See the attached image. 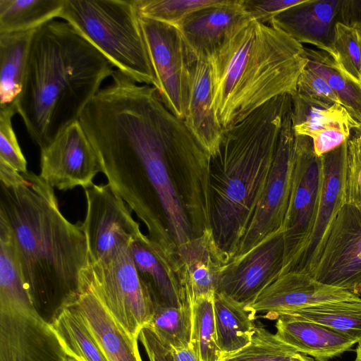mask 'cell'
Wrapping results in <instances>:
<instances>
[{
	"label": "cell",
	"instance_id": "6",
	"mask_svg": "<svg viewBox=\"0 0 361 361\" xmlns=\"http://www.w3.org/2000/svg\"><path fill=\"white\" fill-rule=\"evenodd\" d=\"M117 70L154 86V74L134 0H65L59 16Z\"/></svg>",
	"mask_w": 361,
	"mask_h": 361
},
{
	"label": "cell",
	"instance_id": "13",
	"mask_svg": "<svg viewBox=\"0 0 361 361\" xmlns=\"http://www.w3.org/2000/svg\"><path fill=\"white\" fill-rule=\"evenodd\" d=\"M283 233H278L222 271L215 292L249 307L281 274L284 262Z\"/></svg>",
	"mask_w": 361,
	"mask_h": 361
},
{
	"label": "cell",
	"instance_id": "22",
	"mask_svg": "<svg viewBox=\"0 0 361 361\" xmlns=\"http://www.w3.org/2000/svg\"><path fill=\"white\" fill-rule=\"evenodd\" d=\"M81 317L107 361H142L137 341L109 314L87 287L69 305Z\"/></svg>",
	"mask_w": 361,
	"mask_h": 361
},
{
	"label": "cell",
	"instance_id": "24",
	"mask_svg": "<svg viewBox=\"0 0 361 361\" xmlns=\"http://www.w3.org/2000/svg\"><path fill=\"white\" fill-rule=\"evenodd\" d=\"M276 336L298 353L316 361H330L349 351L356 343L351 339L319 324L286 314L276 317Z\"/></svg>",
	"mask_w": 361,
	"mask_h": 361
},
{
	"label": "cell",
	"instance_id": "12",
	"mask_svg": "<svg viewBox=\"0 0 361 361\" xmlns=\"http://www.w3.org/2000/svg\"><path fill=\"white\" fill-rule=\"evenodd\" d=\"M310 274L321 283L353 293L361 283V207L345 203Z\"/></svg>",
	"mask_w": 361,
	"mask_h": 361
},
{
	"label": "cell",
	"instance_id": "31",
	"mask_svg": "<svg viewBox=\"0 0 361 361\" xmlns=\"http://www.w3.org/2000/svg\"><path fill=\"white\" fill-rule=\"evenodd\" d=\"M307 67L323 77L350 116L361 125V83L326 52L305 47Z\"/></svg>",
	"mask_w": 361,
	"mask_h": 361
},
{
	"label": "cell",
	"instance_id": "2",
	"mask_svg": "<svg viewBox=\"0 0 361 361\" xmlns=\"http://www.w3.org/2000/svg\"><path fill=\"white\" fill-rule=\"evenodd\" d=\"M0 217L11 231L25 288L47 323L81 293L88 264L82 222L61 212L54 188L39 175L0 164Z\"/></svg>",
	"mask_w": 361,
	"mask_h": 361
},
{
	"label": "cell",
	"instance_id": "39",
	"mask_svg": "<svg viewBox=\"0 0 361 361\" xmlns=\"http://www.w3.org/2000/svg\"><path fill=\"white\" fill-rule=\"evenodd\" d=\"M353 131L346 141L345 203L361 207V132Z\"/></svg>",
	"mask_w": 361,
	"mask_h": 361
},
{
	"label": "cell",
	"instance_id": "14",
	"mask_svg": "<svg viewBox=\"0 0 361 361\" xmlns=\"http://www.w3.org/2000/svg\"><path fill=\"white\" fill-rule=\"evenodd\" d=\"M40 177L59 190L86 189L100 172L94 149L79 121L40 149Z\"/></svg>",
	"mask_w": 361,
	"mask_h": 361
},
{
	"label": "cell",
	"instance_id": "26",
	"mask_svg": "<svg viewBox=\"0 0 361 361\" xmlns=\"http://www.w3.org/2000/svg\"><path fill=\"white\" fill-rule=\"evenodd\" d=\"M214 310L217 343L224 359L250 343L256 326V314L249 308L216 292Z\"/></svg>",
	"mask_w": 361,
	"mask_h": 361
},
{
	"label": "cell",
	"instance_id": "1",
	"mask_svg": "<svg viewBox=\"0 0 361 361\" xmlns=\"http://www.w3.org/2000/svg\"><path fill=\"white\" fill-rule=\"evenodd\" d=\"M111 78L79 121L107 183L145 225L151 242L168 250L192 237L172 166L196 139L153 86L118 70Z\"/></svg>",
	"mask_w": 361,
	"mask_h": 361
},
{
	"label": "cell",
	"instance_id": "19",
	"mask_svg": "<svg viewBox=\"0 0 361 361\" xmlns=\"http://www.w3.org/2000/svg\"><path fill=\"white\" fill-rule=\"evenodd\" d=\"M178 279L187 300L215 292L220 275L228 264L218 247L212 228L178 245Z\"/></svg>",
	"mask_w": 361,
	"mask_h": 361
},
{
	"label": "cell",
	"instance_id": "40",
	"mask_svg": "<svg viewBox=\"0 0 361 361\" xmlns=\"http://www.w3.org/2000/svg\"><path fill=\"white\" fill-rule=\"evenodd\" d=\"M297 92L325 103L341 104L339 98L325 79L307 66L298 78Z\"/></svg>",
	"mask_w": 361,
	"mask_h": 361
},
{
	"label": "cell",
	"instance_id": "47",
	"mask_svg": "<svg viewBox=\"0 0 361 361\" xmlns=\"http://www.w3.org/2000/svg\"><path fill=\"white\" fill-rule=\"evenodd\" d=\"M353 293L360 296V294H361V283L355 286L353 290Z\"/></svg>",
	"mask_w": 361,
	"mask_h": 361
},
{
	"label": "cell",
	"instance_id": "17",
	"mask_svg": "<svg viewBox=\"0 0 361 361\" xmlns=\"http://www.w3.org/2000/svg\"><path fill=\"white\" fill-rule=\"evenodd\" d=\"M360 298L349 290L321 283L308 273L289 271L280 275L247 308L275 319L280 314L314 305Z\"/></svg>",
	"mask_w": 361,
	"mask_h": 361
},
{
	"label": "cell",
	"instance_id": "29",
	"mask_svg": "<svg viewBox=\"0 0 361 361\" xmlns=\"http://www.w3.org/2000/svg\"><path fill=\"white\" fill-rule=\"evenodd\" d=\"M68 357L75 361H107L79 314L63 308L49 323Z\"/></svg>",
	"mask_w": 361,
	"mask_h": 361
},
{
	"label": "cell",
	"instance_id": "32",
	"mask_svg": "<svg viewBox=\"0 0 361 361\" xmlns=\"http://www.w3.org/2000/svg\"><path fill=\"white\" fill-rule=\"evenodd\" d=\"M283 314L319 324L356 343L361 342V298L321 303Z\"/></svg>",
	"mask_w": 361,
	"mask_h": 361
},
{
	"label": "cell",
	"instance_id": "33",
	"mask_svg": "<svg viewBox=\"0 0 361 361\" xmlns=\"http://www.w3.org/2000/svg\"><path fill=\"white\" fill-rule=\"evenodd\" d=\"M192 305L181 307L154 304L152 317L147 326L171 349L188 348L191 345Z\"/></svg>",
	"mask_w": 361,
	"mask_h": 361
},
{
	"label": "cell",
	"instance_id": "28",
	"mask_svg": "<svg viewBox=\"0 0 361 361\" xmlns=\"http://www.w3.org/2000/svg\"><path fill=\"white\" fill-rule=\"evenodd\" d=\"M0 310L36 312L25 286L11 231L1 217Z\"/></svg>",
	"mask_w": 361,
	"mask_h": 361
},
{
	"label": "cell",
	"instance_id": "27",
	"mask_svg": "<svg viewBox=\"0 0 361 361\" xmlns=\"http://www.w3.org/2000/svg\"><path fill=\"white\" fill-rule=\"evenodd\" d=\"M34 32L0 34V107L15 103L20 94Z\"/></svg>",
	"mask_w": 361,
	"mask_h": 361
},
{
	"label": "cell",
	"instance_id": "5",
	"mask_svg": "<svg viewBox=\"0 0 361 361\" xmlns=\"http://www.w3.org/2000/svg\"><path fill=\"white\" fill-rule=\"evenodd\" d=\"M217 118L225 130L272 99L297 92L305 47L282 30L250 20L207 59Z\"/></svg>",
	"mask_w": 361,
	"mask_h": 361
},
{
	"label": "cell",
	"instance_id": "49",
	"mask_svg": "<svg viewBox=\"0 0 361 361\" xmlns=\"http://www.w3.org/2000/svg\"><path fill=\"white\" fill-rule=\"evenodd\" d=\"M66 361H75L73 358H71L70 357H68Z\"/></svg>",
	"mask_w": 361,
	"mask_h": 361
},
{
	"label": "cell",
	"instance_id": "18",
	"mask_svg": "<svg viewBox=\"0 0 361 361\" xmlns=\"http://www.w3.org/2000/svg\"><path fill=\"white\" fill-rule=\"evenodd\" d=\"M243 0H221L215 5L195 11L176 27L197 59L208 58L240 27L251 19Z\"/></svg>",
	"mask_w": 361,
	"mask_h": 361
},
{
	"label": "cell",
	"instance_id": "36",
	"mask_svg": "<svg viewBox=\"0 0 361 361\" xmlns=\"http://www.w3.org/2000/svg\"><path fill=\"white\" fill-rule=\"evenodd\" d=\"M221 0H134L140 17L176 26L190 13Z\"/></svg>",
	"mask_w": 361,
	"mask_h": 361
},
{
	"label": "cell",
	"instance_id": "25",
	"mask_svg": "<svg viewBox=\"0 0 361 361\" xmlns=\"http://www.w3.org/2000/svg\"><path fill=\"white\" fill-rule=\"evenodd\" d=\"M292 97L291 121L295 135L312 137L333 128L355 130L360 124L341 104H328L296 92Z\"/></svg>",
	"mask_w": 361,
	"mask_h": 361
},
{
	"label": "cell",
	"instance_id": "48",
	"mask_svg": "<svg viewBox=\"0 0 361 361\" xmlns=\"http://www.w3.org/2000/svg\"><path fill=\"white\" fill-rule=\"evenodd\" d=\"M355 28L358 29L359 31L361 33V23L357 25L356 27H355Z\"/></svg>",
	"mask_w": 361,
	"mask_h": 361
},
{
	"label": "cell",
	"instance_id": "3",
	"mask_svg": "<svg viewBox=\"0 0 361 361\" xmlns=\"http://www.w3.org/2000/svg\"><path fill=\"white\" fill-rule=\"evenodd\" d=\"M113 67L67 22L53 20L35 30L16 104L40 149L79 121Z\"/></svg>",
	"mask_w": 361,
	"mask_h": 361
},
{
	"label": "cell",
	"instance_id": "4",
	"mask_svg": "<svg viewBox=\"0 0 361 361\" xmlns=\"http://www.w3.org/2000/svg\"><path fill=\"white\" fill-rule=\"evenodd\" d=\"M290 94L278 96L226 130L211 157V228L229 263L236 255L267 185Z\"/></svg>",
	"mask_w": 361,
	"mask_h": 361
},
{
	"label": "cell",
	"instance_id": "23",
	"mask_svg": "<svg viewBox=\"0 0 361 361\" xmlns=\"http://www.w3.org/2000/svg\"><path fill=\"white\" fill-rule=\"evenodd\" d=\"M187 128L210 157L219 150L225 129L219 123L214 106L211 71L207 59H197L190 72Z\"/></svg>",
	"mask_w": 361,
	"mask_h": 361
},
{
	"label": "cell",
	"instance_id": "30",
	"mask_svg": "<svg viewBox=\"0 0 361 361\" xmlns=\"http://www.w3.org/2000/svg\"><path fill=\"white\" fill-rule=\"evenodd\" d=\"M65 0H0V34L35 30L59 17Z\"/></svg>",
	"mask_w": 361,
	"mask_h": 361
},
{
	"label": "cell",
	"instance_id": "16",
	"mask_svg": "<svg viewBox=\"0 0 361 361\" xmlns=\"http://www.w3.org/2000/svg\"><path fill=\"white\" fill-rule=\"evenodd\" d=\"M347 144L321 156V181L313 226L307 244L290 271L310 273L324 249L330 228L345 204Z\"/></svg>",
	"mask_w": 361,
	"mask_h": 361
},
{
	"label": "cell",
	"instance_id": "11",
	"mask_svg": "<svg viewBox=\"0 0 361 361\" xmlns=\"http://www.w3.org/2000/svg\"><path fill=\"white\" fill-rule=\"evenodd\" d=\"M87 209L82 226L89 259L93 263L110 261L142 231L131 209L109 183L85 189Z\"/></svg>",
	"mask_w": 361,
	"mask_h": 361
},
{
	"label": "cell",
	"instance_id": "21",
	"mask_svg": "<svg viewBox=\"0 0 361 361\" xmlns=\"http://www.w3.org/2000/svg\"><path fill=\"white\" fill-rule=\"evenodd\" d=\"M132 259L142 286L154 304L181 307L189 302L178 276V264L157 251L141 233L130 244Z\"/></svg>",
	"mask_w": 361,
	"mask_h": 361
},
{
	"label": "cell",
	"instance_id": "41",
	"mask_svg": "<svg viewBox=\"0 0 361 361\" xmlns=\"http://www.w3.org/2000/svg\"><path fill=\"white\" fill-rule=\"evenodd\" d=\"M303 0H243V6L251 20L268 25L277 15Z\"/></svg>",
	"mask_w": 361,
	"mask_h": 361
},
{
	"label": "cell",
	"instance_id": "8",
	"mask_svg": "<svg viewBox=\"0 0 361 361\" xmlns=\"http://www.w3.org/2000/svg\"><path fill=\"white\" fill-rule=\"evenodd\" d=\"M139 21L154 74L153 87L164 106L183 120L191 68L197 59L176 26L140 16Z\"/></svg>",
	"mask_w": 361,
	"mask_h": 361
},
{
	"label": "cell",
	"instance_id": "50",
	"mask_svg": "<svg viewBox=\"0 0 361 361\" xmlns=\"http://www.w3.org/2000/svg\"><path fill=\"white\" fill-rule=\"evenodd\" d=\"M358 130L361 132V125H360V127L358 128Z\"/></svg>",
	"mask_w": 361,
	"mask_h": 361
},
{
	"label": "cell",
	"instance_id": "10",
	"mask_svg": "<svg viewBox=\"0 0 361 361\" xmlns=\"http://www.w3.org/2000/svg\"><path fill=\"white\" fill-rule=\"evenodd\" d=\"M321 170V157L315 154L312 139L295 135L293 185L283 232L284 262L280 275L293 269L308 240L317 207Z\"/></svg>",
	"mask_w": 361,
	"mask_h": 361
},
{
	"label": "cell",
	"instance_id": "42",
	"mask_svg": "<svg viewBox=\"0 0 361 361\" xmlns=\"http://www.w3.org/2000/svg\"><path fill=\"white\" fill-rule=\"evenodd\" d=\"M139 340L145 348L149 361H173L171 348L149 327L146 326L142 329Z\"/></svg>",
	"mask_w": 361,
	"mask_h": 361
},
{
	"label": "cell",
	"instance_id": "44",
	"mask_svg": "<svg viewBox=\"0 0 361 361\" xmlns=\"http://www.w3.org/2000/svg\"><path fill=\"white\" fill-rule=\"evenodd\" d=\"M173 361H200L192 344L188 348L171 349Z\"/></svg>",
	"mask_w": 361,
	"mask_h": 361
},
{
	"label": "cell",
	"instance_id": "35",
	"mask_svg": "<svg viewBox=\"0 0 361 361\" xmlns=\"http://www.w3.org/2000/svg\"><path fill=\"white\" fill-rule=\"evenodd\" d=\"M298 353L279 340L276 334L256 324L250 343L221 361H286Z\"/></svg>",
	"mask_w": 361,
	"mask_h": 361
},
{
	"label": "cell",
	"instance_id": "20",
	"mask_svg": "<svg viewBox=\"0 0 361 361\" xmlns=\"http://www.w3.org/2000/svg\"><path fill=\"white\" fill-rule=\"evenodd\" d=\"M341 0H303L275 16L268 24L300 44H309L333 56L334 27Z\"/></svg>",
	"mask_w": 361,
	"mask_h": 361
},
{
	"label": "cell",
	"instance_id": "34",
	"mask_svg": "<svg viewBox=\"0 0 361 361\" xmlns=\"http://www.w3.org/2000/svg\"><path fill=\"white\" fill-rule=\"evenodd\" d=\"M214 293L201 297L192 305L191 344L200 361L224 360L217 343Z\"/></svg>",
	"mask_w": 361,
	"mask_h": 361
},
{
	"label": "cell",
	"instance_id": "15",
	"mask_svg": "<svg viewBox=\"0 0 361 361\" xmlns=\"http://www.w3.org/2000/svg\"><path fill=\"white\" fill-rule=\"evenodd\" d=\"M67 357L37 312L0 310V361H66Z\"/></svg>",
	"mask_w": 361,
	"mask_h": 361
},
{
	"label": "cell",
	"instance_id": "46",
	"mask_svg": "<svg viewBox=\"0 0 361 361\" xmlns=\"http://www.w3.org/2000/svg\"><path fill=\"white\" fill-rule=\"evenodd\" d=\"M356 356L354 361H361V342L357 343L355 350Z\"/></svg>",
	"mask_w": 361,
	"mask_h": 361
},
{
	"label": "cell",
	"instance_id": "38",
	"mask_svg": "<svg viewBox=\"0 0 361 361\" xmlns=\"http://www.w3.org/2000/svg\"><path fill=\"white\" fill-rule=\"evenodd\" d=\"M16 113V102L0 107V164L23 173L27 171V161L12 126V117Z\"/></svg>",
	"mask_w": 361,
	"mask_h": 361
},
{
	"label": "cell",
	"instance_id": "7",
	"mask_svg": "<svg viewBox=\"0 0 361 361\" xmlns=\"http://www.w3.org/2000/svg\"><path fill=\"white\" fill-rule=\"evenodd\" d=\"M83 286L93 292L131 336L139 339L140 331L152 317L154 305L137 276L130 245L105 263H93L89 259L81 275Z\"/></svg>",
	"mask_w": 361,
	"mask_h": 361
},
{
	"label": "cell",
	"instance_id": "9",
	"mask_svg": "<svg viewBox=\"0 0 361 361\" xmlns=\"http://www.w3.org/2000/svg\"><path fill=\"white\" fill-rule=\"evenodd\" d=\"M295 139L290 109L283 122L267 185L233 259L245 255L272 235L284 232L293 185Z\"/></svg>",
	"mask_w": 361,
	"mask_h": 361
},
{
	"label": "cell",
	"instance_id": "37",
	"mask_svg": "<svg viewBox=\"0 0 361 361\" xmlns=\"http://www.w3.org/2000/svg\"><path fill=\"white\" fill-rule=\"evenodd\" d=\"M334 59L361 83V33L358 29L336 22L332 42Z\"/></svg>",
	"mask_w": 361,
	"mask_h": 361
},
{
	"label": "cell",
	"instance_id": "43",
	"mask_svg": "<svg viewBox=\"0 0 361 361\" xmlns=\"http://www.w3.org/2000/svg\"><path fill=\"white\" fill-rule=\"evenodd\" d=\"M338 22L356 27L361 23V0H341Z\"/></svg>",
	"mask_w": 361,
	"mask_h": 361
},
{
	"label": "cell",
	"instance_id": "45",
	"mask_svg": "<svg viewBox=\"0 0 361 361\" xmlns=\"http://www.w3.org/2000/svg\"><path fill=\"white\" fill-rule=\"evenodd\" d=\"M286 361H315L313 357L300 353H295Z\"/></svg>",
	"mask_w": 361,
	"mask_h": 361
}]
</instances>
